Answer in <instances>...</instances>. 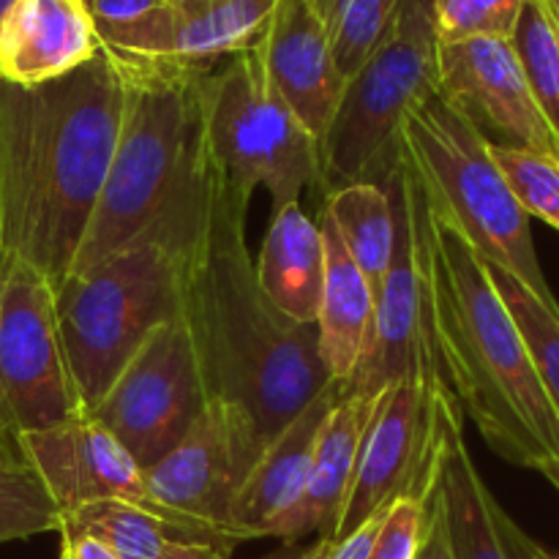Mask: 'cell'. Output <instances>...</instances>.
<instances>
[{"label":"cell","instance_id":"obj_1","mask_svg":"<svg viewBox=\"0 0 559 559\" xmlns=\"http://www.w3.org/2000/svg\"><path fill=\"white\" fill-rule=\"evenodd\" d=\"M126 80L102 47L80 69L41 82L0 80V260L69 278L107 180Z\"/></svg>","mask_w":559,"mask_h":559},{"label":"cell","instance_id":"obj_2","mask_svg":"<svg viewBox=\"0 0 559 559\" xmlns=\"http://www.w3.org/2000/svg\"><path fill=\"white\" fill-rule=\"evenodd\" d=\"M399 173L418 238L431 342L448 388L502 459L551 480L559 475V413L540 385L527 344L486 262L429 205L402 151Z\"/></svg>","mask_w":559,"mask_h":559},{"label":"cell","instance_id":"obj_3","mask_svg":"<svg viewBox=\"0 0 559 559\" xmlns=\"http://www.w3.org/2000/svg\"><path fill=\"white\" fill-rule=\"evenodd\" d=\"M246 211L249 200L216 167L180 317L194 338L207 399L233 409L265 451L336 380L320 358L317 325L287 320L257 284Z\"/></svg>","mask_w":559,"mask_h":559},{"label":"cell","instance_id":"obj_4","mask_svg":"<svg viewBox=\"0 0 559 559\" xmlns=\"http://www.w3.org/2000/svg\"><path fill=\"white\" fill-rule=\"evenodd\" d=\"M213 175L216 164L202 134L183 178L151 224L55 289L60 338L85 413L147 333L183 314L186 271L211 205Z\"/></svg>","mask_w":559,"mask_h":559},{"label":"cell","instance_id":"obj_5","mask_svg":"<svg viewBox=\"0 0 559 559\" xmlns=\"http://www.w3.org/2000/svg\"><path fill=\"white\" fill-rule=\"evenodd\" d=\"M115 60L126 80L123 118L107 180L71 273L102 262L151 224L205 134L207 71Z\"/></svg>","mask_w":559,"mask_h":559},{"label":"cell","instance_id":"obj_6","mask_svg":"<svg viewBox=\"0 0 559 559\" xmlns=\"http://www.w3.org/2000/svg\"><path fill=\"white\" fill-rule=\"evenodd\" d=\"M399 151L420 178L429 205L475 254L516 276L559 309L540 271L530 216L491 156V140L440 91L415 104L399 129Z\"/></svg>","mask_w":559,"mask_h":559},{"label":"cell","instance_id":"obj_7","mask_svg":"<svg viewBox=\"0 0 559 559\" xmlns=\"http://www.w3.org/2000/svg\"><path fill=\"white\" fill-rule=\"evenodd\" d=\"M440 91L435 0H404L391 27L344 82L336 115L320 140L325 194L342 186L385 183L399 164V129L415 104Z\"/></svg>","mask_w":559,"mask_h":559},{"label":"cell","instance_id":"obj_8","mask_svg":"<svg viewBox=\"0 0 559 559\" xmlns=\"http://www.w3.org/2000/svg\"><path fill=\"white\" fill-rule=\"evenodd\" d=\"M205 142L224 180L249 202L267 189L273 211L320 180V142L278 96L257 47L205 76Z\"/></svg>","mask_w":559,"mask_h":559},{"label":"cell","instance_id":"obj_9","mask_svg":"<svg viewBox=\"0 0 559 559\" xmlns=\"http://www.w3.org/2000/svg\"><path fill=\"white\" fill-rule=\"evenodd\" d=\"M85 413L71 380L55 287L20 260H0V459L25 464L20 437Z\"/></svg>","mask_w":559,"mask_h":559},{"label":"cell","instance_id":"obj_10","mask_svg":"<svg viewBox=\"0 0 559 559\" xmlns=\"http://www.w3.org/2000/svg\"><path fill=\"white\" fill-rule=\"evenodd\" d=\"M207 404L194 338L178 317L147 333L87 415L145 469L189 435Z\"/></svg>","mask_w":559,"mask_h":559},{"label":"cell","instance_id":"obj_11","mask_svg":"<svg viewBox=\"0 0 559 559\" xmlns=\"http://www.w3.org/2000/svg\"><path fill=\"white\" fill-rule=\"evenodd\" d=\"M453 415L462 409L445 380H402L377 393L336 540L396 500H426L442 429Z\"/></svg>","mask_w":559,"mask_h":559},{"label":"cell","instance_id":"obj_12","mask_svg":"<svg viewBox=\"0 0 559 559\" xmlns=\"http://www.w3.org/2000/svg\"><path fill=\"white\" fill-rule=\"evenodd\" d=\"M260 453L254 431L211 402L173 451L142 469L147 506L178 538L240 546L233 502Z\"/></svg>","mask_w":559,"mask_h":559},{"label":"cell","instance_id":"obj_13","mask_svg":"<svg viewBox=\"0 0 559 559\" xmlns=\"http://www.w3.org/2000/svg\"><path fill=\"white\" fill-rule=\"evenodd\" d=\"M385 183L391 186L393 205H396V249L377 293L371 349L353 382L344 385L347 391L369 393V396L402 380H445L426 317L418 238L409 218L399 164Z\"/></svg>","mask_w":559,"mask_h":559},{"label":"cell","instance_id":"obj_14","mask_svg":"<svg viewBox=\"0 0 559 559\" xmlns=\"http://www.w3.org/2000/svg\"><path fill=\"white\" fill-rule=\"evenodd\" d=\"M273 5L262 0L164 3L134 25L104 33L102 47L115 58L211 71L260 44Z\"/></svg>","mask_w":559,"mask_h":559},{"label":"cell","instance_id":"obj_15","mask_svg":"<svg viewBox=\"0 0 559 559\" xmlns=\"http://www.w3.org/2000/svg\"><path fill=\"white\" fill-rule=\"evenodd\" d=\"M440 93L475 126H491L508 142L559 156V142L540 115L511 38L440 44Z\"/></svg>","mask_w":559,"mask_h":559},{"label":"cell","instance_id":"obj_16","mask_svg":"<svg viewBox=\"0 0 559 559\" xmlns=\"http://www.w3.org/2000/svg\"><path fill=\"white\" fill-rule=\"evenodd\" d=\"M20 456L41 478L60 513L102 500H123L151 511L142 467L93 415L80 413L22 435Z\"/></svg>","mask_w":559,"mask_h":559},{"label":"cell","instance_id":"obj_17","mask_svg":"<svg viewBox=\"0 0 559 559\" xmlns=\"http://www.w3.org/2000/svg\"><path fill=\"white\" fill-rule=\"evenodd\" d=\"M257 52L278 96L320 142L336 115L347 80L333 58L314 0H276Z\"/></svg>","mask_w":559,"mask_h":559},{"label":"cell","instance_id":"obj_18","mask_svg":"<svg viewBox=\"0 0 559 559\" xmlns=\"http://www.w3.org/2000/svg\"><path fill=\"white\" fill-rule=\"evenodd\" d=\"M102 52L85 0H16L0 20V80L41 85Z\"/></svg>","mask_w":559,"mask_h":559},{"label":"cell","instance_id":"obj_19","mask_svg":"<svg viewBox=\"0 0 559 559\" xmlns=\"http://www.w3.org/2000/svg\"><path fill=\"white\" fill-rule=\"evenodd\" d=\"M374 396L344 388L342 399L322 426L300 495L276 519L267 538H278L284 544H298L306 535L336 540L338 522L353 489L360 437L369 424Z\"/></svg>","mask_w":559,"mask_h":559},{"label":"cell","instance_id":"obj_20","mask_svg":"<svg viewBox=\"0 0 559 559\" xmlns=\"http://www.w3.org/2000/svg\"><path fill=\"white\" fill-rule=\"evenodd\" d=\"M429 497L440 513L453 559H519L513 546L516 524L480 478L464 442L462 415H453L442 429Z\"/></svg>","mask_w":559,"mask_h":559},{"label":"cell","instance_id":"obj_21","mask_svg":"<svg viewBox=\"0 0 559 559\" xmlns=\"http://www.w3.org/2000/svg\"><path fill=\"white\" fill-rule=\"evenodd\" d=\"M342 393V382H333L298 418L289 420L260 453L233 502V535L238 538V544L267 538L276 519L300 495L322 426Z\"/></svg>","mask_w":559,"mask_h":559},{"label":"cell","instance_id":"obj_22","mask_svg":"<svg viewBox=\"0 0 559 559\" xmlns=\"http://www.w3.org/2000/svg\"><path fill=\"white\" fill-rule=\"evenodd\" d=\"M320 233L325 240V282L317 317V347L328 374L349 385L371 349L377 298L325 213L320 216Z\"/></svg>","mask_w":559,"mask_h":559},{"label":"cell","instance_id":"obj_23","mask_svg":"<svg viewBox=\"0 0 559 559\" xmlns=\"http://www.w3.org/2000/svg\"><path fill=\"white\" fill-rule=\"evenodd\" d=\"M254 273L265 298L287 320L317 325L325 282V240L320 224L306 216L300 202L273 211Z\"/></svg>","mask_w":559,"mask_h":559},{"label":"cell","instance_id":"obj_24","mask_svg":"<svg viewBox=\"0 0 559 559\" xmlns=\"http://www.w3.org/2000/svg\"><path fill=\"white\" fill-rule=\"evenodd\" d=\"M322 213L333 222L344 249L349 251L377 298L396 249V205L391 186L369 180L342 186L325 194Z\"/></svg>","mask_w":559,"mask_h":559},{"label":"cell","instance_id":"obj_25","mask_svg":"<svg viewBox=\"0 0 559 559\" xmlns=\"http://www.w3.org/2000/svg\"><path fill=\"white\" fill-rule=\"evenodd\" d=\"M58 533L91 535L120 559H158L164 546L178 538L156 513L123 500L87 502L74 511H63Z\"/></svg>","mask_w":559,"mask_h":559},{"label":"cell","instance_id":"obj_26","mask_svg":"<svg viewBox=\"0 0 559 559\" xmlns=\"http://www.w3.org/2000/svg\"><path fill=\"white\" fill-rule=\"evenodd\" d=\"M511 47L540 115L559 142V25L546 0L524 3Z\"/></svg>","mask_w":559,"mask_h":559},{"label":"cell","instance_id":"obj_27","mask_svg":"<svg viewBox=\"0 0 559 559\" xmlns=\"http://www.w3.org/2000/svg\"><path fill=\"white\" fill-rule=\"evenodd\" d=\"M486 271L527 344V353L533 358L546 396L551 399L559 413V309L540 300L533 289L524 287L516 276L502 267L486 265Z\"/></svg>","mask_w":559,"mask_h":559},{"label":"cell","instance_id":"obj_28","mask_svg":"<svg viewBox=\"0 0 559 559\" xmlns=\"http://www.w3.org/2000/svg\"><path fill=\"white\" fill-rule=\"evenodd\" d=\"M338 71L353 76L380 44L404 0H314Z\"/></svg>","mask_w":559,"mask_h":559},{"label":"cell","instance_id":"obj_29","mask_svg":"<svg viewBox=\"0 0 559 559\" xmlns=\"http://www.w3.org/2000/svg\"><path fill=\"white\" fill-rule=\"evenodd\" d=\"M491 156L527 216L559 229V156L491 142Z\"/></svg>","mask_w":559,"mask_h":559},{"label":"cell","instance_id":"obj_30","mask_svg":"<svg viewBox=\"0 0 559 559\" xmlns=\"http://www.w3.org/2000/svg\"><path fill=\"white\" fill-rule=\"evenodd\" d=\"M60 508L27 464L0 467V544L58 533Z\"/></svg>","mask_w":559,"mask_h":559},{"label":"cell","instance_id":"obj_31","mask_svg":"<svg viewBox=\"0 0 559 559\" xmlns=\"http://www.w3.org/2000/svg\"><path fill=\"white\" fill-rule=\"evenodd\" d=\"M527 0H435L440 44L469 38H511Z\"/></svg>","mask_w":559,"mask_h":559},{"label":"cell","instance_id":"obj_32","mask_svg":"<svg viewBox=\"0 0 559 559\" xmlns=\"http://www.w3.org/2000/svg\"><path fill=\"white\" fill-rule=\"evenodd\" d=\"M424 502L404 497L388 508L369 559H415L424 535Z\"/></svg>","mask_w":559,"mask_h":559},{"label":"cell","instance_id":"obj_33","mask_svg":"<svg viewBox=\"0 0 559 559\" xmlns=\"http://www.w3.org/2000/svg\"><path fill=\"white\" fill-rule=\"evenodd\" d=\"M164 3H169V0H91L87 9H91L98 38H102L104 33L120 31V27L145 20L147 14H153Z\"/></svg>","mask_w":559,"mask_h":559},{"label":"cell","instance_id":"obj_34","mask_svg":"<svg viewBox=\"0 0 559 559\" xmlns=\"http://www.w3.org/2000/svg\"><path fill=\"white\" fill-rule=\"evenodd\" d=\"M385 516H388V508L385 511L374 513L369 522L360 524V527L355 530V533H349L347 538L336 540L328 559H369L371 546H374L377 535H380V527L382 522H385Z\"/></svg>","mask_w":559,"mask_h":559},{"label":"cell","instance_id":"obj_35","mask_svg":"<svg viewBox=\"0 0 559 559\" xmlns=\"http://www.w3.org/2000/svg\"><path fill=\"white\" fill-rule=\"evenodd\" d=\"M415 559H453L451 549H448L440 513H437V506L431 502L429 495H426V502H424V535H420L418 557Z\"/></svg>","mask_w":559,"mask_h":559},{"label":"cell","instance_id":"obj_36","mask_svg":"<svg viewBox=\"0 0 559 559\" xmlns=\"http://www.w3.org/2000/svg\"><path fill=\"white\" fill-rule=\"evenodd\" d=\"M60 535V551L58 559H120L112 549L102 544V540L91 538L85 533H58Z\"/></svg>","mask_w":559,"mask_h":559},{"label":"cell","instance_id":"obj_37","mask_svg":"<svg viewBox=\"0 0 559 559\" xmlns=\"http://www.w3.org/2000/svg\"><path fill=\"white\" fill-rule=\"evenodd\" d=\"M235 546L224 544H200V540H169L158 559H229Z\"/></svg>","mask_w":559,"mask_h":559},{"label":"cell","instance_id":"obj_38","mask_svg":"<svg viewBox=\"0 0 559 559\" xmlns=\"http://www.w3.org/2000/svg\"><path fill=\"white\" fill-rule=\"evenodd\" d=\"M333 544H336V540L317 538L311 546H304V551H300L298 559H328V555H331V549H333Z\"/></svg>","mask_w":559,"mask_h":559},{"label":"cell","instance_id":"obj_39","mask_svg":"<svg viewBox=\"0 0 559 559\" xmlns=\"http://www.w3.org/2000/svg\"><path fill=\"white\" fill-rule=\"evenodd\" d=\"M300 551H304V546H298V544H284L282 549L271 551V555H265L262 559H298Z\"/></svg>","mask_w":559,"mask_h":559},{"label":"cell","instance_id":"obj_40","mask_svg":"<svg viewBox=\"0 0 559 559\" xmlns=\"http://www.w3.org/2000/svg\"><path fill=\"white\" fill-rule=\"evenodd\" d=\"M14 3H16V0H0V20H3L5 11H9Z\"/></svg>","mask_w":559,"mask_h":559},{"label":"cell","instance_id":"obj_41","mask_svg":"<svg viewBox=\"0 0 559 559\" xmlns=\"http://www.w3.org/2000/svg\"><path fill=\"white\" fill-rule=\"evenodd\" d=\"M546 3H549L551 14H555V20H557V25H559V0H546Z\"/></svg>","mask_w":559,"mask_h":559},{"label":"cell","instance_id":"obj_42","mask_svg":"<svg viewBox=\"0 0 559 559\" xmlns=\"http://www.w3.org/2000/svg\"><path fill=\"white\" fill-rule=\"evenodd\" d=\"M169 3H175V5H183V3H194V0H169Z\"/></svg>","mask_w":559,"mask_h":559},{"label":"cell","instance_id":"obj_43","mask_svg":"<svg viewBox=\"0 0 559 559\" xmlns=\"http://www.w3.org/2000/svg\"><path fill=\"white\" fill-rule=\"evenodd\" d=\"M0 467H16V464H5L3 459H0ZM20 467H22V464H20Z\"/></svg>","mask_w":559,"mask_h":559},{"label":"cell","instance_id":"obj_44","mask_svg":"<svg viewBox=\"0 0 559 559\" xmlns=\"http://www.w3.org/2000/svg\"><path fill=\"white\" fill-rule=\"evenodd\" d=\"M546 559H559V555H549V551H544Z\"/></svg>","mask_w":559,"mask_h":559},{"label":"cell","instance_id":"obj_45","mask_svg":"<svg viewBox=\"0 0 559 559\" xmlns=\"http://www.w3.org/2000/svg\"><path fill=\"white\" fill-rule=\"evenodd\" d=\"M551 484H555L557 489H559V475H555V478H551Z\"/></svg>","mask_w":559,"mask_h":559},{"label":"cell","instance_id":"obj_46","mask_svg":"<svg viewBox=\"0 0 559 559\" xmlns=\"http://www.w3.org/2000/svg\"><path fill=\"white\" fill-rule=\"evenodd\" d=\"M262 3H276V0H262Z\"/></svg>","mask_w":559,"mask_h":559},{"label":"cell","instance_id":"obj_47","mask_svg":"<svg viewBox=\"0 0 559 559\" xmlns=\"http://www.w3.org/2000/svg\"><path fill=\"white\" fill-rule=\"evenodd\" d=\"M540 557H544V549H540ZM546 559V557H544Z\"/></svg>","mask_w":559,"mask_h":559},{"label":"cell","instance_id":"obj_48","mask_svg":"<svg viewBox=\"0 0 559 559\" xmlns=\"http://www.w3.org/2000/svg\"><path fill=\"white\" fill-rule=\"evenodd\" d=\"M85 3H87V5H91V0H85Z\"/></svg>","mask_w":559,"mask_h":559}]
</instances>
